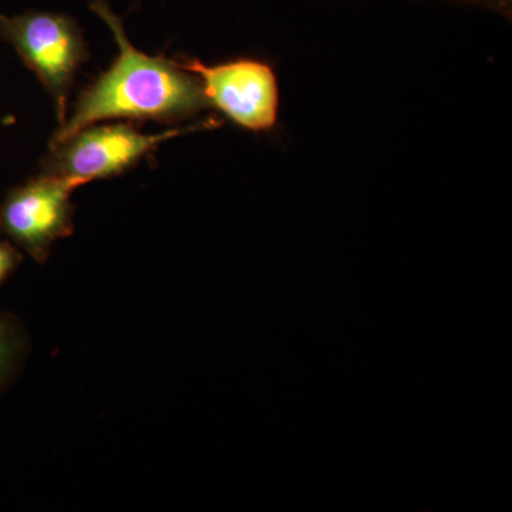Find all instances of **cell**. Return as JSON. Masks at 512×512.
Instances as JSON below:
<instances>
[{"label": "cell", "mask_w": 512, "mask_h": 512, "mask_svg": "<svg viewBox=\"0 0 512 512\" xmlns=\"http://www.w3.org/2000/svg\"><path fill=\"white\" fill-rule=\"evenodd\" d=\"M90 9L109 26L119 45V56L80 94L72 117L59 127L50 146L99 121L128 119L174 124L208 106L194 74L178 67L175 60L144 55L131 45L123 22L106 0H94Z\"/></svg>", "instance_id": "6da1fadb"}, {"label": "cell", "mask_w": 512, "mask_h": 512, "mask_svg": "<svg viewBox=\"0 0 512 512\" xmlns=\"http://www.w3.org/2000/svg\"><path fill=\"white\" fill-rule=\"evenodd\" d=\"M0 40L9 43L52 96L60 126L77 70L89 57L83 30L64 13L29 12L9 16L0 10Z\"/></svg>", "instance_id": "7a4b0ae2"}, {"label": "cell", "mask_w": 512, "mask_h": 512, "mask_svg": "<svg viewBox=\"0 0 512 512\" xmlns=\"http://www.w3.org/2000/svg\"><path fill=\"white\" fill-rule=\"evenodd\" d=\"M188 131L190 128H171L160 134H143L131 124L87 126L50 146L43 173L69 178L82 187L126 173L158 144Z\"/></svg>", "instance_id": "3957f363"}, {"label": "cell", "mask_w": 512, "mask_h": 512, "mask_svg": "<svg viewBox=\"0 0 512 512\" xmlns=\"http://www.w3.org/2000/svg\"><path fill=\"white\" fill-rule=\"evenodd\" d=\"M178 67L194 74L208 106L224 114L244 130L262 133L278 123V77L268 63L258 59L231 60L207 66L198 59L175 60Z\"/></svg>", "instance_id": "277c9868"}, {"label": "cell", "mask_w": 512, "mask_h": 512, "mask_svg": "<svg viewBox=\"0 0 512 512\" xmlns=\"http://www.w3.org/2000/svg\"><path fill=\"white\" fill-rule=\"evenodd\" d=\"M80 185L43 173L12 188L0 202V234L45 264L53 244L74 231L72 194Z\"/></svg>", "instance_id": "5b68a950"}, {"label": "cell", "mask_w": 512, "mask_h": 512, "mask_svg": "<svg viewBox=\"0 0 512 512\" xmlns=\"http://www.w3.org/2000/svg\"><path fill=\"white\" fill-rule=\"evenodd\" d=\"M30 350L28 330L18 316L0 311V394L15 383Z\"/></svg>", "instance_id": "8992f818"}, {"label": "cell", "mask_w": 512, "mask_h": 512, "mask_svg": "<svg viewBox=\"0 0 512 512\" xmlns=\"http://www.w3.org/2000/svg\"><path fill=\"white\" fill-rule=\"evenodd\" d=\"M22 261V252L16 245L10 241H0V285L15 274Z\"/></svg>", "instance_id": "52a82bcc"}, {"label": "cell", "mask_w": 512, "mask_h": 512, "mask_svg": "<svg viewBox=\"0 0 512 512\" xmlns=\"http://www.w3.org/2000/svg\"><path fill=\"white\" fill-rule=\"evenodd\" d=\"M451 2L468 3V5L494 10L501 15H510L512 0H451Z\"/></svg>", "instance_id": "ba28073f"}]
</instances>
